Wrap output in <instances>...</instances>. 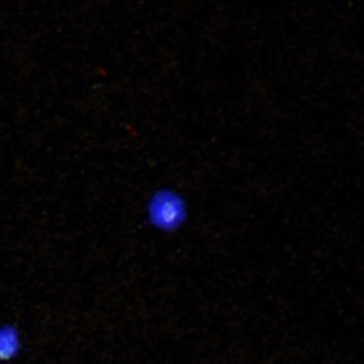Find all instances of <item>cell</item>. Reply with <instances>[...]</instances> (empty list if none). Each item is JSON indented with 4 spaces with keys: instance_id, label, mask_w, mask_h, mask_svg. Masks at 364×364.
Listing matches in <instances>:
<instances>
[{
    "instance_id": "6da1fadb",
    "label": "cell",
    "mask_w": 364,
    "mask_h": 364,
    "mask_svg": "<svg viewBox=\"0 0 364 364\" xmlns=\"http://www.w3.org/2000/svg\"><path fill=\"white\" fill-rule=\"evenodd\" d=\"M144 219L151 229L162 234H176L189 219L186 196L169 186L153 191L144 203Z\"/></svg>"
},
{
    "instance_id": "7a4b0ae2",
    "label": "cell",
    "mask_w": 364,
    "mask_h": 364,
    "mask_svg": "<svg viewBox=\"0 0 364 364\" xmlns=\"http://www.w3.org/2000/svg\"><path fill=\"white\" fill-rule=\"evenodd\" d=\"M23 343L21 333L14 325L0 326V363L14 360L20 355Z\"/></svg>"
}]
</instances>
